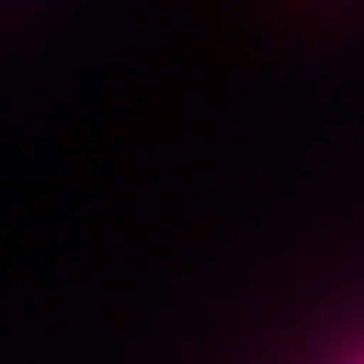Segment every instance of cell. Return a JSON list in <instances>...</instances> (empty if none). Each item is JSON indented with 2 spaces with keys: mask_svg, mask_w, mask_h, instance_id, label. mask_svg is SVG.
<instances>
[{
  "mask_svg": "<svg viewBox=\"0 0 364 364\" xmlns=\"http://www.w3.org/2000/svg\"><path fill=\"white\" fill-rule=\"evenodd\" d=\"M297 7H304V14H324V21H331V14H344V7H358V0H297Z\"/></svg>",
  "mask_w": 364,
  "mask_h": 364,
  "instance_id": "cell-1",
  "label": "cell"
},
{
  "mask_svg": "<svg viewBox=\"0 0 364 364\" xmlns=\"http://www.w3.org/2000/svg\"><path fill=\"white\" fill-rule=\"evenodd\" d=\"M358 364H364V358H358Z\"/></svg>",
  "mask_w": 364,
  "mask_h": 364,
  "instance_id": "cell-2",
  "label": "cell"
}]
</instances>
